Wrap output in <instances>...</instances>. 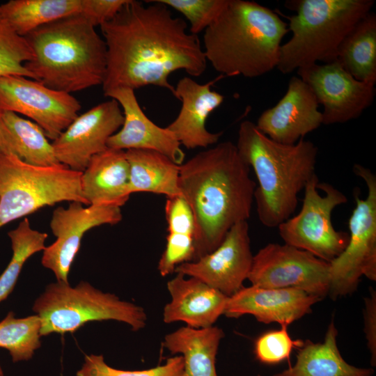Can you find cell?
Instances as JSON below:
<instances>
[{
  "mask_svg": "<svg viewBox=\"0 0 376 376\" xmlns=\"http://www.w3.org/2000/svg\"><path fill=\"white\" fill-rule=\"evenodd\" d=\"M127 0L116 16L100 26L107 47L104 95L120 87L133 90L155 86L169 90L177 70L200 77L207 60L198 36L158 0Z\"/></svg>",
  "mask_w": 376,
  "mask_h": 376,
  "instance_id": "cell-1",
  "label": "cell"
},
{
  "mask_svg": "<svg viewBox=\"0 0 376 376\" xmlns=\"http://www.w3.org/2000/svg\"><path fill=\"white\" fill-rule=\"evenodd\" d=\"M236 145L224 141L180 166L179 186L195 220L196 260L214 251L236 224L247 221L256 182Z\"/></svg>",
  "mask_w": 376,
  "mask_h": 376,
  "instance_id": "cell-2",
  "label": "cell"
},
{
  "mask_svg": "<svg viewBox=\"0 0 376 376\" xmlns=\"http://www.w3.org/2000/svg\"><path fill=\"white\" fill-rule=\"evenodd\" d=\"M288 24L257 2L228 0L203 34L207 61L223 77L263 76L277 67Z\"/></svg>",
  "mask_w": 376,
  "mask_h": 376,
  "instance_id": "cell-3",
  "label": "cell"
},
{
  "mask_svg": "<svg viewBox=\"0 0 376 376\" xmlns=\"http://www.w3.org/2000/svg\"><path fill=\"white\" fill-rule=\"evenodd\" d=\"M235 145L257 178L254 201L260 223L278 227L292 217L299 192L315 174L318 147L304 139L292 145L276 142L250 120L240 123Z\"/></svg>",
  "mask_w": 376,
  "mask_h": 376,
  "instance_id": "cell-4",
  "label": "cell"
},
{
  "mask_svg": "<svg viewBox=\"0 0 376 376\" xmlns=\"http://www.w3.org/2000/svg\"><path fill=\"white\" fill-rule=\"evenodd\" d=\"M95 28L78 14L36 29L24 36L33 52L24 67L34 80L70 94L102 85L107 47Z\"/></svg>",
  "mask_w": 376,
  "mask_h": 376,
  "instance_id": "cell-5",
  "label": "cell"
},
{
  "mask_svg": "<svg viewBox=\"0 0 376 376\" xmlns=\"http://www.w3.org/2000/svg\"><path fill=\"white\" fill-rule=\"evenodd\" d=\"M373 0H290L285 6L292 37L281 45L276 68L288 74L322 62L336 61L339 47L373 7Z\"/></svg>",
  "mask_w": 376,
  "mask_h": 376,
  "instance_id": "cell-6",
  "label": "cell"
},
{
  "mask_svg": "<svg viewBox=\"0 0 376 376\" xmlns=\"http://www.w3.org/2000/svg\"><path fill=\"white\" fill-rule=\"evenodd\" d=\"M32 309L40 319L41 336L72 333L86 323L109 320L126 323L138 331L147 321L141 306L104 292L86 281L75 287L58 281L47 285Z\"/></svg>",
  "mask_w": 376,
  "mask_h": 376,
  "instance_id": "cell-7",
  "label": "cell"
},
{
  "mask_svg": "<svg viewBox=\"0 0 376 376\" xmlns=\"http://www.w3.org/2000/svg\"><path fill=\"white\" fill-rule=\"evenodd\" d=\"M81 172L61 164L38 166L0 152V228L56 203L88 205L81 189Z\"/></svg>",
  "mask_w": 376,
  "mask_h": 376,
  "instance_id": "cell-8",
  "label": "cell"
},
{
  "mask_svg": "<svg viewBox=\"0 0 376 376\" xmlns=\"http://www.w3.org/2000/svg\"><path fill=\"white\" fill-rule=\"evenodd\" d=\"M353 171L366 183L368 194L361 198L354 193L356 205L348 221L349 242L329 263V295L333 299L355 291L362 276L376 280V176L358 164Z\"/></svg>",
  "mask_w": 376,
  "mask_h": 376,
  "instance_id": "cell-9",
  "label": "cell"
},
{
  "mask_svg": "<svg viewBox=\"0 0 376 376\" xmlns=\"http://www.w3.org/2000/svg\"><path fill=\"white\" fill-rule=\"evenodd\" d=\"M300 211L277 228L284 243L330 263L345 249L349 233L335 230L331 214L346 203V196L332 185L320 182L315 174L304 189Z\"/></svg>",
  "mask_w": 376,
  "mask_h": 376,
  "instance_id": "cell-10",
  "label": "cell"
},
{
  "mask_svg": "<svg viewBox=\"0 0 376 376\" xmlns=\"http://www.w3.org/2000/svg\"><path fill=\"white\" fill-rule=\"evenodd\" d=\"M329 263L285 243H269L253 256L247 279L265 288H297L321 299L329 295Z\"/></svg>",
  "mask_w": 376,
  "mask_h": 376,
  "instance_id": "cell-11",
  "label": "cell"
},
{
  "mask_svg": "<svg viewBox=\"0 0 376 376\" xmlns=\"http://www.w3.org/2000/svg\"><path fill=\"white\" fill-rule=\"evenodd\" d=\"M81 107L71 94L39 81L19 75L0 77V111L29 118L52 141L75 120Z\"/></svg>",
  "mask_w": 376,
  "mask_h": 376,
  "instance_id": "cell-12",
  "label": "cell"
},
{
  "mask_svg": "<svg viewBox=\"0 0 376 376\" xmlns=\"http://www.w3.org/2000/svg\"><path fill=\"white\" fill-rule=\"evenodd\" d=\"M297 71L313 91L318 104L323 106V125L357 118L374 100L375 83L356 79L336 61L313 64Z\"/></svg>",
  "mask_w": 376,
  "mask_h": 376,
  "instance_id": "cell-13",
  "label": "cell"
},
{
  "mask_svg": "<svg viewBox=\"0 0 376 376\" xmlns=\"http://www.w3.org/2000/svg\"><path fill=\"white\" fill-rule=\"evenodd\" d=\"M120 207L88 205L70 202L52 212L50 228L56 240L42 251L41 263L50 269L58 281L68 282L72 264L78 253L84 235L91 228L121 221Z\"/></svg>",
  "mask_w": 376,
  "mask_h": 376,
  "instance_id": "cell-14",
  "label": "cell"
},
{
  "mask_svg": "<svg viewBox=\"0 0 376 376\" xmlns=\"http://www.w3.org/2000/svg\"><path fill=\"white\" fill-rule=\"evenodd\" d=\"M123 120V111L113 99L78 115L52 142L57 160L83 172L93 157L108 148L109 139L120 129Z\"/></svg>",
  "mask_w": 376,
  "mask_h": 376,
  "instance_id": "cell-15",
  "label": "cell"
},
{
  "mask_svg": "<svg viewBox=\"0 0 376 376\" xmlns=\"http://www.w3.org/2000/svg\"><path fill=\"white\" fill-rule=\"evenodd\" d=\"M253 258L249 224L244 221L234 225L214 251L179 265L175 272L197 278L230 297L243 287Z\"/></svg>",
  "mask_w": 376,
  "mask_h": 376,
  "instance_id": "cell-16",
  "label": "cell"
},
{
  "mask_svg": "<svg viewBox=\"0 0 376 376\" xmlns=\"http://www.w3.org/2000/svg\"><path fill=\"white\" fill-rule=\"evenodd\" d=\"M318 107L310 86L294 76L290 79L284 95L260 115L256 125L271 139L292 145L322 125Z\"/></svg>",
  "mask_w": 376,
  "mask_h": 376,
  "instance_id": "cell-17",
  "label": "cell"
},
{
  "mask_svg": "<svg viewBox=\"0 0 376 376\" xmlns=\"http://www.w3.org/2000/svg\"><path fill=\"white\" fill-rule=\"evenodd\" d=\"M104 95L118 102L124 116L120 129L109 139L107 148L125 151L153 150L166 155L178 165L184 162L185 154L173 133L148 118L140 107L134 90L116 88Z\"/></svg>",
  "mask_w": 376,
  "mask_h": 376,
  "instance_id": "cell-18",
  "label": "cell"
},
{
  "mask_svg": "<svg viewBox=\"0 0 376 376\" xmlns=\"http://www.w3.org/2000/svg\"><path fill=\"white\" fill-rule=\"evenodd\" d=\"M322 300L297 288L242 287L228 297L224 315L237 318L249 314L260 322L288 326L311 313L313 305Z\"/></svg>",
  "mask_w": 376,
  "mask_h": 376,
  "instance_id": "cell-19",
  "label": "cell"
},
{
  "mask_svg": "<svg viewBox=\"0 0 376 376\" xmlns=\"http://www.w3.org/2000/svg\"><path fill=\"white\" fill-rule=\"evenodd\" d=\"M217 79L205 84L197 83L189 77L180 79L174 87L173 95L181 102L175 120L166 127L171 131L181 146L187 149L207 148L217 143L222 132L212 133L206 128L209 115L224 102V96L212 91Z\"/></svg>",
  "mask_w": 376,
  "mask_h": 376,
  "instance_id": "cell-20",
  "label": "cell"
},
{
  "mask_svg": "<svg viewBox=\"0 0 376 376\" xmlns=\"http://www.w3.org/2000/svg\"><path fill=\"white\" fill-rule=\"evenodd\" d=\"M176 274L167 283L171 301L164 308V322H183L195 329L213 326L224 314L228 297L197 278Z\"/></svg>",
  "mask_w": 376,
  "mask_h": 376,
  "instance_id": "cell-21",
  "label": "cell"
},
{
  "mask_svg": "<svg viewBox=\"0 0 376 376\" xmlns=\"http://www.w3.org/2000/svg\"><path fill=\"white\" fill-rule=\"evenodd\" d=\"M130 166L125 150L107 148L81 172V189L88 205L118 207L128 201Z\"/></svg>",
  "mask_w": 376,
  "mask_h": 376,
  "instance_id": "cell-22",
  "label": "cell"
},
{
  "mask_svg": "<svg viewBox=\"0 0 376 376\" xmlns=\"http://www.w3.org/2000/svg\"><path fill=\"white\" fill-rule=\"evenodd\" d=\"M337 335L331 320L322 343L304 341L297 348L295 365L274 376H373L372 368L356 367L344 360L337 346Z\"/></svg>",
  "mask_w": 376,
  "mask_h": 376,
  "instance_id": "cell-23",
  "label": "cell"
},
{
  "mask_svg": "<svg viewBox=\"0 0 376 376\" xmlns=\"http://www.w3.org/2000/svg\"><path fill=\"white\" fill-rule=\"evenodd\" d=\"M0 152L14 155L34 166L61 164L41 127L10 111H0Z\"/></svg>",
  "mask_w": 376,
  "mask_h": 376,
  "instance_id": "cell-24",
  "label": "cell"
},
{
  "mask_svg": "<svg viewBox=\"0 0 376 376\" xmlns=\"http://www.w3.org/2000/svg\"><path fill=\"white\" fill-rule=\"evenodd\" d=\"M224 336L223 330L217 327L195 329L186 326L166 334L163 345L171 354L182 357L181 376H217L216 357Z\"/></svg>",
  "mask_w": 376,
  "mask_h": 376,
  "instance_id": "cell-25",
  "label": "cell"
},
{
  "mask_svg": "<svg viewBox=\"0 0 376 376\" xmlns=\"http://www.w3.org/2000/svg\"><path fill=\"white\" fill-rule=\"evenodd\" d=\"M130 166L129 193L150 192L166 197L182 195L180 166L153 150H125Z\"/></svg>",
  "mask_w": 376,
  "mask_h": 376,
  "instance_id": "cell-26",
  "label": "cell"
},
{
  "mask_svg": "<svg viewBox=\"0 0 376 376\" xmlns=\"http://www.w3.org/2000/svg\"><path fill=\"white\" fill-rule=\"evenodd\" d=\"M82 0H10L0 4V19L26 36L58 19L78 15Z\"/></svg>",
  "mask_w": 376,
  "mask_h": 376,
  "instance_id": "cell-27",
  "label": "cell"
},
{
  "mask_svg": "<svg viewBox=\"0 0 376 376\" xmlns=\"http://www.w3.org/2000/svg\"><path fill=\"white\" fill-rule=\"evenodd\" d=\"M336 61L356 79L376 82V15L370 12L340 44Z\"/></svg>",
  "mask_w": 376,
  "mask_h": 376,
  "instance_id": "cell-28",
  "label": "cell"
},
{
  "mask_svg": "<svg viewBox=\"0 0 376 376\" xmlns=\"http://www.w3.org/2000/svg\"><path fill=\"white\" fill-rule=\"evenodd\" d=\"M11 242L12 258L0 275V302L13 290L26 260L36 253L43 251L48 235L31 228L25 217L18 226L8 233Z\"/></svg>",
  "mask_w": 376,
  "mask_h": 376,
  "instance_id": "cell-29",
  "label": "cell"
},
{
  "mask_svg": "<svg viewBox=\"0 0 376 376\" xmlns=\"http://www.w3.org/2000/svg\"><path fill=\"white\" fill-rule=\"evenodd\" d=\"M40 318L36 314L16 318L13 311L0 321V347L10 353L14 363L28 361L40 345Z\"/></svg>",
  "mask_w": 376,
  "mask_h": 376,
  "instance_id": "cell-30",
  "label": "cell"
},
{
  "mask_svg": "<svg viewBox=\"0 0 376 376\" xmlns=\"http://www.w3.org/2000/svg\"><path fill=\"white\" fill-rule=\"evenodd\" d=\"M33 58L26 39L0 19V77L19 75L33 79L24 64Z\"/></svg>",
  "mask_w": 376,
  "mask_h": 376,
  "instance_id": "cell-31",
  "label": "cell"
},
{
  "mask_svg": "<svg viewBox=\"0 0 376 376\" xmlns=\"http://www.w3.org/2000/svg\"><path fill=\"white\" fill-rule=\"evenodd\" d=\"M184 361L181 355L169 358L164 365L142 370H124L109 366L102 355L90 354L84 358L76 376H181Z\"/></svg>",
  "mask_w": 376,
  "mask_h": 376,
  "instance_id": "cell-32",
  "label": "cell"
},
{
  "mask_svg": "<svg viewBox=\"0 0 376 376\" xmlns=\"http://www.w3.org/2000/svg\"><path fill=\"white\" fill-rule=\"evenodd\" d=\"M180 13L189 23V33L205 31L219 17L228 0H158Z\"/></svg>",
  "mask_w": 376,
  "mask_h": 376,
  "instance_id": "cell-33",
  "label": "cell"
},
{
  "mask_svg": "<svg viewBox=\"0 0 376 376\" xmlns=\"http://www.w3.org/2000/svg\"><path fill=\"white\" fill-rule=\"evenodd\" d=\"M287 326L280 329L269 331L261 334L255 342L256 358L266 364L279 363L290 358L293 349L303 344L301 340H293L287 331Z\"/></svg>",
  "mask_w": 376,
  "mask_h": 376,
  "instance_id": "cell-34",
  "label": "cell"
},
{
  "mask_svg": "<svg viewBox=\"0 0 376 376\" xmlns=\"http://www.w3.org/2000/svg\"><path fill=\"white\" fill-rule=\"evenodd\" d=\"M194 256V237L189 235L169 233L166 243L158 262L157 269L162 276L175 272L180 264L193 261Z\"/></svg>",
  "mask_w": 376,
  "mask_h": 376,
  "instance_id": "cell-35",
  "label": "cell"
},
{
  "mask_svg": "<svg viewBox=\"0 0 376 376\" xmlns=\"http://www.w3.org/2000/svg\"><path fill=\"white\" fill-rule=\"evenodd\" d=\"M164 210L169 233L185 234L194 237V214L182 195L166 197Z\"/></svg>",
  "mask_w": 376,
  "mask_h": 376,
  "instance_id": "cell-36",
  "label": "cell"
},
{
  "mask_svg": "<svg viewBox=\"0 0 376 376\" xmlns=\"http://www.w3.org/2000/svg\"><path fill=\"white\" fill-rule=\"evenodd\" d=\"M127 0H82L79 13L94 27L113 19Z\"/></svg>",
  "mask_w": 376,
  "mask_h": 376,
  "instance_id": "cell-37",
  "label": "cell"
},
{
  "mask_svg": "<svg viewBox=\"0 0 376 376\" xmlns=\"http://www.w3.org/2000/svg\"><path fill=\"white\" fill-rule=\"evenodd\" d=\"M364 333L367 346L371 354L372 366L376 364V292L370 290V295L365 299Z\"/></svg>",
  "mask_w": 376,
  "mask_h": 376,
  "instance_id": "cell-38",
  "label": "cell"
},
{
  "mask_svg": "<svg viewBox=\"0 0 376 376\" xmlns=\"http://www.w3.org/2000/svg\"><path fill=\"white\" fill-rule=\"evenodd\" d=\"M0 376H3V369L1 364H0Z\"/></svg>",
  "mask_w": 376,
  "mask_h": 376,
  "instance_id": "cell-39",
  "label": "cell"
},
{
  "mask_svg": "<svg viewBox=\"0 0 376 376\" xmlns=\"http://www.w3.org/2000/svg\"><path fill=\"white\" fill-rule=\"evenodd\" d=\"M258 376H262V375H258Z\"/></svg>",
  "mask_w": 376,
  "mask_h": 376,
  "instance_id": "cell-40",
  "label": "cell"
}]
</instances>
